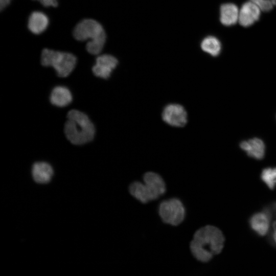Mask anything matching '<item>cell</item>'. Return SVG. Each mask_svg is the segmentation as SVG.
Returning <instances> with one entry per match:
<instances>
[{
  "label": "cell",
  "mask_w": 276,
  "mask_h": 276,
  "mask_svg": "<svg viewBox=\"0 0 276 276\" xmlns=\"http://www.w3.org/2000/svg\"><path fill=\"white\" fill-rule=\"evenodd\" d=\"M239 18L237 7L232 3L222 5L220 7V21L224 26H230L236 23Z\"/></svg>",
  "instance_id": "cell-15"
},
{
  "label": "cell",
  "mask_w": 276,
  "mask_h": 276,
  "mask_svg": "<svg viewBox=\"0 0 276 276\" xmlns=\"http://www.w3.org/2000/svg\"><path fill=\"white\" fill-rule=\"evenodd\" d=\"M73 100L72 93L65 86H57L52 90L50 100L52 104L63 107L69 105Z\"/></svg>",
  "instance_id": "cell-13"
},
{
  "label": "cell",
  "mask_w": 276,
  "mask_h": 276,
  "mask_svg": "<svg viewBox=\"0 0 276 276\" xmlns=\"http://www.w3.org/2000/svg\"><path fill=\"white\" fill-rule=\"evenodd\" d=\"M202 50L213 56H218L221 51L219 40L214 36H209L203 39L201 43Z\"/></svg>",
  "instance_id": "cell-16"
},
{
  "label": "cell",
  "mask_w": 276,
  "mask_h": 276,
  "mask_svg": "<svg viewBox=\"0 0 276 276\" xmlns=\"http://www.w3.org/2000/svg\"><path fill=\"white\" fill-rule=\"evenodd\" d=\"M41 63L44 66L53 67L60 77L68 76L74 69L77 58L73 54L45 49L41 53Z\"/></svg>",
  "instance_id": "cell-5"
},
{
  "label": "cell",
  "mask_w": 276,
  "mask_h": 276,
  "mask_svg": "<svg viewBox=\"0 0 276 276\" xmlns=\"http://www.w3.org/2000/svg\"><path fill=\"white\" fill-rule=\"evenodd\" d=\"M273 231L272 233L271 239L273 243L276 245V228H273Z\"/></svg>",
  "instance_id": "cell-21"
},
{
  "label": "cell",
  "mask_w": 276,
  "mask_h": 276,
  "mask_svg": "<svg viewBox=\"0 0 276 276\" xmlns=\"http://www.w3.org/2000/svg\"><path fill=\"white\" fill-rule=\"evenodd\" d=\"M257 5L260 10L264 12L270 11L272 8V4L270 0H250Z\"/></svg>",
  "instance_id": "cell-18"
},
{
  "label": "cell",
  "mask_w": 276,
  "mask_h": 276,
  "mask_svg": "<svg viewBox=\"0 0 276 276\" xmlns=\"http://www.w3.org/2000/svg\"><path fill=\"white\" fill-rule=\"evenodd\" d=\"M272 214L270 209L265 208L261 212L252 215L249 220L250 228L257 235L264 236L268 233Z\"/></svg>",
  "instance_id": "cell-8"
},
{
  "label": "cell",
  "mask_w": 276,
  "mask_h": 276,
  "mask_svg": "<svg viewBox=\"0 0 276 276\" xmlns=\"http://www.w3.org/2000/svg\"><path fill=\"white\" fill-rule=\"evenodd\" d=\"M45 7H56L57 5V0H37Z\"/></svg>",
  "instance_id": "cell-19"
},
{
  "label": "cell",
  "mask_w": 276,
  "mask_h": 276,
  "mask_svg": "<svg viewBox=\"0 0 276 276\" xmlns=\"http://www.w3.org/2000/svg\"><path fill=\"white\" fill-rule=\"evenodd\" d=\"M158 212L162 221L172 226H177L185 219L186 210L183 203L177 198L163 200L159 203Z\"/></svg>",
  "instance_id": "cell-6"
},
{
  "label": "cell",
  "mask_w": 276,
  "mask_h": 276,
  "mask_svg": "<svg viewBox=\"0 0 276 276\" xmlns=\"http://www.w3.org/2000/svg\"><path fill=\"white\" fill-rule=\"evenodd\" d=\"M224 241V236L220 229L207 225L195 231L190 242V250L197 260L207 263L221 252Z\"/></svg>",
  "instance_id": "cell-1"
},
{
  "label": "cell",
  "mask_w": 276,
  "mask_h": 276,
  "mask_svg": "<svg viewBox=\"0 0 276 276\" xmlns=\"http://www.w3.org/2000/svg\"><path fill=\"white\" fill-rule=\"evenodd\" d=\"M53 169L51 165L45 162L35 163L32 168L34 180L39 183L49 182L53 175Z\"/></svg>",
  "instance_id": "cell-12"
},
{
  "label": "cell",
  "mask_w": 276,
  "mask_h": 276,
  "mask_svg": "<svg viewBox=\"0 0 276 276\" xmlns=\"http://www.w3.org/2000/svg\"><path fill=\"white\" fill-rule=\"evenodd\" d=\"M260 178L269 189L274 190L276 187V167H268L263 169Z\"/></svg>",
  "instance_id": "cell-17"
},
{
  "label": "cell",
  "mask_w": 276,
  "mask_h": 276,
  "mask_svg": "<svg viewBox=\"0 0 276 276\" xmlns=\"http://www.w3.org/2000/svg\"><path fill=\"white\" fill-rule=\"evenodd\" d=\"M273 5H276V0H270Z\"/></svg>",
  "instance_id": "cell-23"
},
{
  "label": "cell",
  "mask_w": 276,
  "mask_h": 276,
  "mask_svg": "<svg viewBox=\"0 0 276 276\" xmlns=\"http://www.w3.org/2000/svg\"><path fill=\"white\" fill-rule=\"evenodd\" d=\"M73 35L79 41L90 39L86 44L88 53L97 55L102 50L106 41V34L102 25L92 19H83L75 27Z\"/></svg>",
  "instance_id": "cell-4"
},
{
  "label": "cell",
  "mask_w": 276,
  "mask_h": 276,
  "mask_svg": "<svg viewBox=\"0 0 276 276\" xmlns=\"http://www.w3.org/2000/svg\"><path fill=\"white\" fill-rule=\"evenodd\" d=\"M11 1V0H0V8H1V10H2L6 7H7Z\"/></svg>",
  "instance_id": "cell-20"
},
{
  "label": "cell",
  "mask_w": 276,
  "mask_h": 276,
  "mask_svg": "<svg viewBox=\"0 0 276 276\" xmlns=\"http://www.w3.org/2000/svg\"><path fill=\"white\" fill-rule=\"evenodd\" d=\"M66 118L64 131L67 139L72 144L81 145L94 139L95 128L85 113L72 109L68 112Z\"/></svg>",
  "instance_id": "cell-2"
},
{
  "label": "cell",
  "mask_w": 276,
  "mask_h": 276,
  "mask_svg": "<svg viewBox=\"0 0 276 276\" xmlns=\"http://www.w3.org/2000/svg\"><path fill=\"white\" fill-rule=\"evenodd\" d=\"M143 180L144 183L135 181L128 187L130 194L141 203L156 200L166 193V183L159 174L147 172L144 174Z\"/></svg>",
  "instance_id": "cell-3"
},
{
  "label": "cell",
  "mask_w": 276,
  "mask_h": 276,
  "mask_svg": "<svg viewBox=\"0 0 276 276\" xmlns=\"http://www.w3.org/2000/svg\"><path fill=\"white\" fill-rule=\"evenodd\" d=\"M239 146L240 148L250 157L261 160L265 156V144L260 138L253 137L243 141L240 143Z\"/></svg>",
  "instance_id": "cell-10"
},
{
  "label": "cell",
  "mask_w": 276,
  "mask_h": 276,
  "mask_svg": "<svg viewBox=\"0 0 276 276\" xmlns=\"http://www.w3.org/2000/svg\"><path fill=\"white\" fill-rule=\"evenodd\" d=\"M49 18L43 12L34 11L28 20V28L35 34H39L45 31L49 25Z\"/></svg>",
  "instance_id": "cell-14"
},
{
  "label": "cell",
  "mask_w": 276,
  "mask_h": 276,
  "mask_svg": "<svg viewBox=\"0 0 276 276\" xmlns=\"http://www.w3.org/2000/svg\"><path fill=\"white\" fill-rule=\"evenodd\" d=\"M273 228H276V221L273 223Z\"/></svg>",
  "instance_id": "cell-24"
},
{
  "label": "cell",
  "mask_w": 276,
  "mask_h": 276,
  "mask_svg": "<svg viewBox=\"0 0 276 276\" xmlns=\"http://www.w3.org/2000/svg\"><path fill=\"white\" fill-rule=\"evenodd\" d=\"M162 118L168 124L178 127L185 126L188 120L186 110L178 104L167 105L164 109Z\"/></svg>",
  "instance_id": "cell-7"
},
{
  "label": "cell",
  "mask_w": 276,
  "mask_h": 276,
  "mask_svg": "<svg viewBox=\"0 0 276 276\" xmlns=\"http://www.w3.org/2000/svg\"><path fill=\"white\" fill-rule=\"evenodd\" d=\"M260 15V9L251 2L245 3L239 14L240 24L244 27H249L257 21Z\"/></svg>",
  "instance_id": "cell-11"
},
{
  "label": "cell",
  "mask_w": 276,
  "mask_h": 276,
  "mask_svg": "<svg viewBox=\"0 0 276 276\" xmlns=\"http://www.w3.org/2000/svg\"><path fill=\"white\" fill-rule=\"evenodd\" d=\"M118 64V61L114 56L108 54L102 55L96 58L92 71L96 76L107 79Z\"/></svg>",
  "instance_id": "cell-9"
},
{
  "label": "cell",
  "mask_w": 276,
  "mask_h": 276,
  "mask_svg": "<svg viewBox=\"0 0 276 276\" xmlns=\"http://www.w3.org/2000/svg\"><path fill=\"white\" fill-rule=\"evenodd\" d=\"M272 209L271 210L270 209V211L272 213H272L273 212L274 213V214L276 216V203H274L272 205Z\"/></svg>",
  "instance_id": "cell-22"
}]
</instances>
